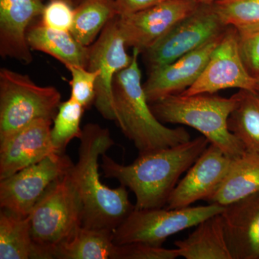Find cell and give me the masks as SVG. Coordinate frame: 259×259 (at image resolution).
Returning <instances> with one entry per match:
<instances>
[{"label": "cell", "instance_id": "obj_11", "mask_svg": "<svg viewBox=\"0 0 259 259\" xmlns=\"http://www.w3.org/2000/svg\"><path fill=\"white\" fill-rule=\"evenodd\" d=\"M232 88L255 91L256 79L242 59L238 31L229 26L198 79L182 95L215 94Z\"/></svg>", "mask_w": 259, "mask_h": 259}, {"label": "cell", "instance_id": "obj_2", "mask_svg": "<svg viewBox=\"0 0 259 259\" xmlns=\"http://www.w3.org/2000/svg\"><path fill=\"white\" fill-rule=\"evenodd\" d=\"M79 140V160L71 174L82 200V226L114 232L135 209L127 187L110 188L100 179L99 158L115 143L108 129L95 123L84 126Z\"/></svg>", "mask_w": 259, "mask_h": 259}, {"label": "cell", "instance_id": "obj_3", "mask_svg": "<svg viewBox=\"0 0 259 259\" xmlns=\"http://www.w3.org/2000/svg\"><path fill=\"white\" fill-rule=\"evenodd\" d=\"M140 54L133 49L132 62L116 75L112 87L115 122L143 154L183 144L191 137L183 127H166L153 114L141 83Z\"/></svg>", "mask_w": 259, "mask_h": 259}, {"label": "cell", "instance_id": "obj_10", "mask_svg": "<svg viewBox=\"0 0 259 259\" xmlns=\"http://www.w3.org/2000/svg\"><path fill=\"white\" fill-rule=\"evenodd\" d=\"M117 17L107 24L100 36L89 47L88 64V69L99 73L94 105L104 118L114 121V79L133 60V55L126 51L127 46L119 29Z\"/></svg>", "mask_w": 259, "mask_h": 259}, {"label": "cell", "instance_id": "obj_15", "mask_svg": "<svg viewBox=\"0 0 259 259\" xmlns=\"http://www.w3.org/2000/svg\"><path fill=\"white\" fill-rule=\"evenodd\" d=\"M53 122L38 119L0 140V180L57 153L51 142Z\"/></svg>", "mask_w": 259, "mask_h": 259}, {"label": "cell", "instance_id": "obj_1", "mask_svg": "<svg viewBox=\"0 0 259 259\" xmlns=\"http://www.w3.org/2000/svg\"><path fill=\"white\" fill-rule=\"evenodd\" d=\"M209 145L203 136L194 140L143 154L128 165L120 164L104 153L100 165L106 178L115 179L132 191L136 197L135 208H161L182 174L197 161Z\"/></svg>", "mask_w": 259, "mask_h": 259}, {"label": "cell", "instance_id": "obj_5", "mask_svg": "<svg viewBox=\"0 0 259 259\" xmlns=\"http://www.w3.org/2000/svg\"><path fill=\"white\" fill-rule=\"evenodd\" d=\"M71 169L50 186L28 214L33 258H54L57 247L82 226V200Z\"/></svg>", "mask_w": 259, "mask_h": 259}, {"label": "cell", "instance_id": "obj_4", "mask_svg": "<svg viewBox=\"0 0 259 259\" xmlns=\"http://www.w3.org/2000/svg\"><path fill=\"white\" fill-rule=\"evenodd\" d=\"M234 95L226 98L215 94L174 95L150 104L162 123L181 124L197 130L228 157L245 152L243 144L228 129V118L235 105Z\"/></svg>", "mask_w": 259, "mask_h": 259}, {"label": "cell", "instance_id": "obj_21", "mask_svg": "<svg viewBox=\"0 0 259 259\" xmlns=\"http://www.w3.org/2000/svg\"><path fill=\"white\" fill-rule=\"evenodd\" d=\"M116 250L113 231L81 226L69 240L57 247L54 258L115 259Z\"/></svg>", "mask_w": 259, "mask_h": 259}, {"label": "cell", "instance_id": "obj_17", "mask_svg": "<svg viewBox=\"0 0 259 259\" xmlns=\"http://www.w3.org/2000/svg\"><path fill=\"white\" fill-rule=\"evenodd\" d=\"M221 214L233 258H259V193L228 204Z\"/></svg>", "mask_w": 259, "mask_h": 259}, {"label": "cell", "instance_id": "obj_16", "mask_svg": "<svg viewBox=\"0 0 259 259\" xmlns=\"http://www.w3.org/2000/svg\"><path fill=\"white\" fill-rule=\"evenodd\" d=\"M44 0H0V55L29 64L31 49L27 32L33 20L41 17Z\"/></svg>", "mask_w": 259, "mask_h": 259}, {"label": "cell", "instance_id": "obj_29", "mask_svg": "<svg viewBox=\"0 0 259 259\" xmlns=\"http://www.w3.org/2000/svg\"><path fill=\"white\" fill-rule=\"evenodd\" d=\"M177 249H167L162 246L143 243L117 245L115 259H175Z\"/></svg>", "mask_w": 259, "mask_h": 259}, {"label": "cell", "instance_id": "obj_26", "mask_svg": "<svg viewBox=\"0 0 259 259\" xmlns=\"http://www.w3.org/2000/svg\"><path fill=\"white\" fill-rule=\"evenodd\" d=\"M212 5L226 26L238 32L259 28V0H217Z\"/></svg>", "mask_w": 259, "mask_h": 259}, {"label": "cell", "instance_id": "obj_31", "mask_svg": "<svg viewBox=\"0 0 259 259\" xmlns=\"http://www.w3.org/2000/svg\"><path fill=\"white\" fill-rule=\"evenodd\" d=\"M114 1L117 5L119 15H127L146 9L164 0H114Z\"/></svg>", "mask_w": 259, "mask_h": 259}, {"label": "cell", "instance_id": "obj_14", "mask_svg": "<svg viewBox=\"0 0 259 259\" xmlns=\"http://www.w3.org/2000/svg\"><path fill=\"white\" fill-rule=\"evenodd\" d=\"M224 34L171 64L148 72V79L143 85L149 104L170 95H180L190 88L200 76Z\"/></svg>", "mask_w": 259, "mask_h": 259}, {"label": "cell", "instance_id": "obj_7", "mask_svg": "<svg viewBox=\"0 0 259 259\" xmlns=\"http://www.w3.org/2000/svg\"><path fill=\"white\" fill-rule=\"evenodd\" d=\"M224 207L208 204L181 209L135 208L114 231L113 241L116 245L143 243L162 246L168 237L220 214Z\"/></svg>", "mask_w": 259, "mask_h": 259}, {"label": "cell", "instance_id": "obj_28", "mask_svg": "<svg viewBox=\"0 0 259 259\" xmlns=\"http://www.w3.org/2000/svg\"><path fill=\"white\" fill-rule=\"evenodd\" d=\"M74 7L64 0H51L46 5L40 23L48 28L71 31L74 22Z\"/></svg>", "mask_w": 259, "mask_h": 259}, {"label": "cell", "instance_id": "obj_12", "mask_svg": "<svg viewBox=\"0 0 259 259\" xmlns=\"http://www.w3.org/2000/svg\"><path fill=\"white\" fill-rule=\"evenodd\" d=\"M199 3L192 0H164L146 9L119 15L117 24L126 46L144 52L193 13Z\"/></svg>", "mask_w": 259, "mask_h": 259}, {"label": "cell", "instance_id": "obj_22", "mask_svg": "<svg viewBox=\"0 0 259 259\" xmlns=\"http://www.w3.org/2000/svg\"><path fill=\"white\" fill-rule=\"evenodd\" d=\"M228 118V129L243 144L245 151L259 154V93L240 90Z\"/></svg>", "mask_w": 259, "mask_h": 259}, {"label": "cell", "instance_id": "obj_8", "mask_svg": "<svg viewBox=\"0 0 259 259\" xmlns=\"http://www.w3.org/2000/svg\"><path fill=\"white\" fill-rule=\"evenodd\" d=\"M229 26L221 21L212 3L200 4L144 54L148 72L171 64L182 56L202 47Z\"/></svg>", "mask_w": 259, "mask_h": 259}, {"label": "cell", "instance_id": "obj_9", "mask_svg": "<svg viewBox=\"0 0 259 259\" xmlns=\"http://www.w3.org/2000/svg\"><path fill=\"white\" fill-rule=\"evenodd\" d=\"M74 165L65 153H54L0 180L1 209L28 217L50 186Z\"/></svg>", "mask_w": 259, "mask_h": 259}, {"label": "cell", "instance_id": "obj_35", "mask_svg": "<svg viewBox=\"0 0 259 259\" xmlns=\"http://www.w3.org/2000/svg\"><path fill=\"white\" fill-rule=\"evenodd\" d=\"M81 0H79V3H80V2H81Z\"/></svg>", "mask_w": 259, "mask_h": 259}, {"label": "cell", "instance_id": "obj_33", "mask_svg": "<svg viewBox=\"0 0 259 259\" xmlns=\"http://www.w3.org/2000/svg\"><path fill=\"white\" fill-rule=\"evenodd\" d=\"M49 1H51V0H49ZM64 1L67 2L69 4L73 5L74 8L79 3V0H64Z\"/></svg>", "mask_w": 259, "mask_h": 259}, {"label": "cell", "instance_id": "obj_34", "mask_svg": "<svg viewBox=\"0 0 259 259\" xmlns=\"http://www.w3.org/2000/svg\"><path fill=\"white\" fill-rule=\"evenodd\" d=\"M255 79H256V89H255V91L259 93V75L255 77Z\"/></svg>", "mask_w": 259, "mask_h": 259}, {"label": "cell", "instance_id": "obj_19", "mask_svg": "<svg viewBox=\"0 0 259 259\" xmlns=\"http://www.w3.org/2000/svg\"><path fill=\"white\" fill-rule=\"evenodd\" d=\"M259 193V154L245 151L233 159L222 183L206 202L226 206Z\"/></svg>", "mask_w": 259, "mask_h": 259}, {"label": "cell", "instance_id": "obj_23", "mask_svg": "<svg viewBox=\"0 0 259 259\" xmlns=\"http://www.w3.org/2000/svg\"><path fill=\"white\" fill-rule=\"evenodd\" d=\"M119 16L114 0H81L74 8L71 33L85 47L97 40L107 24Z\"/></svg>", "mask_w": 259, "mask_h": 259}, {"label": "cell", "instance_id": "obj_18", "mask_svg": "<svg viewBox=\"0 0 259 259\" xmlns=\"http://www.w3.org/2000/svg\"><path fill=\"white\" fill-rule=\"evenodd\" d=\"M30 49L55 58L66 66L88 69L89 47L78 41L71 32L48 28L41 23L32 25L27 32Z\"/></svg>", "mask_w": 259, "mask_h": 259}, {"label": "cell", "instance_id": "obj_25", "mask_svg": "<svg viewBox=\"0 0 259 259\" xmlns=\"http://www.w3.org/2000/svg\"><path fill=\"white\" fill-rule=\"evenodd\" d=\"M84 110L71 97L59 105L51 132V142L56 153L64 154L73 139L81 138L82 129L80 124Z\"/></svg>", "mask_w": 259, "mask_h": 259}, {"label": "cell", "instance_id": "obj_32", "mask_svg": "<svg viewBox=\"0 0 259 259\" xmlns=\"http://www.w3.org/2000/svg\"><path fill=\"white\" fill-rule=\"evenodd\" d=\"M192 1L196 2L199 4H211V3H214L217 0H192Z\"/></svg>", "mask_w": 259, "mask_h": 259}, {"label": "cell", "instance_id": "obj_20", "mask_svg": "<svg viewBox=\"0 0 259 259\" xmlns=\"http://www.w3.org/2000/svg\"><path fill=\"white\" fill-rule=\"evenodd\" d=\"M195 227L187 238L175 242L179 256L186 259H233L221 213Z\"/></svg>", "mask_w": 259, "mask_h": 259}, {"label": "cell", "instance_id": "obj_24", "mask_svg": "<svg viewBox=\"0 0 259 259\" xmlns=\"http://www.w3.org/2000/svg\"><path fill=\"white\" fill-rule=\"evenodd\" d=\"M28 217L1 209L0 212V259L34 258Z\"/></svg>", "mask_w": 259, "mask_h": 259}, {"label": "cell", "instance_id": "obj_30", "mask_svg": "<svg viewBox=\"0 0 259 259\" xmlns=\"http://www.w3.org/2000/svg\"><path fill=\"white\" fill-rule=\"evenodd\" d=\"M238 33L240 53L245 68L256 77L259 75V28Z\"/></svg>", "mask_w": 259, "mask_h": 259}, {"label": "cell", "instance_id": "obj_6", "mask_svg": "<svg viewBox=\"0 0 259 259\" xmlns=\"http://www.w3.org/2000/svg\"><path fill=\"white\" fill-rule=\"evenodd\" d=\"M61 100V93L55 87L39 86L28 75L2 68L0 140L38 119L54 120Z\"/></svg>", "mask_w": 259, "mask_h": 259}, {"label": "cell", "instance_id": "obj_27", "mask_svg": "<svg viewBox=\"0 0 259 259\" xmlns=\"http://www.w3.org/2000/svg\"><path fill=\"white\" fill-rule=\"evenodd\" d=\"M71 75L69 81L71 97L85 109L95 104L96 99V84L99 73L81 66L67 68Z\"/></svg>", "mask_w": 259, "mask_h": 259}, {"label": "cell", "instance_id": "obj_13", "mask_svg": "<svg viewBox=\"0 0 259 259\" xmlns=\"http://www.w3.org/2000/svg\"><path fill=\"white\" fill-rule=\"evenodd\" d=\"M232 161L221 148L209 144L177 184L167 208H185L197 201H207L222 183Z\"/></svg>", "mask_w": 259, "mask_h": 259}]
</instances>
